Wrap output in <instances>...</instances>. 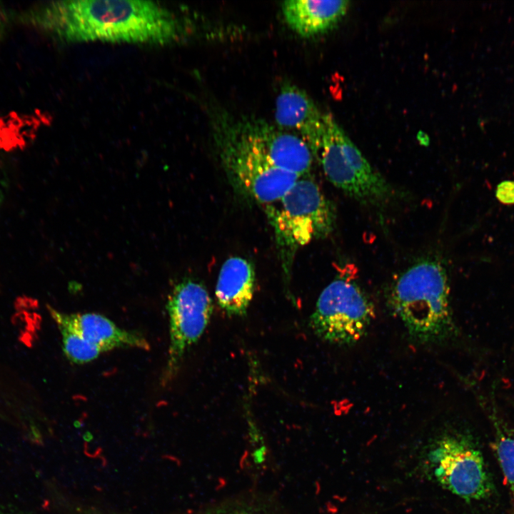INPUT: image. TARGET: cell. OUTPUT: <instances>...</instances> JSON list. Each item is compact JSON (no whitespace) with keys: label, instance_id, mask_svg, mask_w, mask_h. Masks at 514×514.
<instances>
[{"label":"cell","instance_id":"obj_5","mask_svg":"<svg viewBox=\"0 0 514 514\" xmlns=\"http://www.w3.org/2000/svg\"><path fill=\"white\" fill-rule=\"evenodd\" d=\"M266 211L278 244L288 255L329 235L336 223L333 206L308 176L301 177L278 201L266 205Z\"/></svg>","mask_w":514,"mask_h":514},{"label":"cell","instance_id":"obj_19","mask_svg":"<svg viewBox=\"0 0 514 514\" xmlns=\"http://www.w3.org/2000/svg\"><path fill=\"white\" fill-rule=\"evenodd\" d=\"M0 514H19V513H0Z\"/></svg>","mask_w":514,"mask_h":514},{"label":"cell","instance_id":"obj_18","mask_svg":"<svg viewBox=\"0 0 514 514\" xmlns=\"http://www.w3.org/2000/svg\"><path fill=\"white\" fill-rule=\"evenodd\" d=\"M2 199H3V190H2L1 183L0 181V206H1V203L2 201Z\"/></svg>","mask_w":514,"mask_h":514},{"label":"cell","instance_id":"obj_11","mask_svg":"<svg viewBox=\"0 0 514 514\" xmlns=\"http://www.w3.org/2000/svg\"><path fill=\"white\" fill-rule=\"evenodd\" d=\"M347 0H288L281 9L288 25L303 37H312L333 29L347 12Z\"/></svg>","mask_w":514,"mask_h":514},{"label":"cell","instance_id":"obj_6","mask_svg":"<svg viewBox=\"0 0 514 514\" xmlns=\"http://www.w3.org/2000/svg\"><path fill=\"white\" fill-rule=\"evenodd\" d=\"M427 463L440 485L467 502L487 499L494 492L483 454L468 433L453 431L440 436Z\"/></svg>","mask_w":514,"mask_h":514},{"label":"cell","instance_id":"obj_3","mask_svg":"<svg viewBox=\"0 0 514 514\" xmlns=\"http://www.w3.org/2000/svg\"><path fill=\"white\" fill-rule=\"evenodd\" d=\"M313 158L335 187L358 202L381 206L396 197L386 179L375 170L330 114L306 141Z\"/></svg>","mask_w":514,"mask_h":514},{"label":"cell","instance_id":"obj_9","mask_svg":"<svg viewBox=\"0 0 514 514\" xmlns=\"http://www.w3.org/2000/svg\"><path fill=\"white\" fill-rule=\"evenodd\" d=\"M234 121L241 133L273 165L301 177L308 176L314 158L301 136L263 119Z\"/></svg>","mask_w":514,"mask_h":514},{"label":"cell","instance_id":"obj_14","mask_svg":"<svg viewBox=\"0 0 514 514\" xmlns=\"http://www.w3.org/2000/svg\"><path fill=\"white\" fill-rule=\"evenodd\" d=\"M483 405L493 428L492 447L514 503V430L499 411L490 393Z\"/></svg>","mask_w":514,"mask_h":514},{"label":"cell","instance_id":"obj_1","mask_svg":"<svg viewBox=\"0 0 514 514\" xmlns=\"http://www.w3.org/2000/svg\"><path fill=\"white\" fill-rule=\"evenodd\" d=\"M36 27L66 42L106 41L167 44L182 39L185 28L165 6L148 1H59L33 10Z\"/></svg>","mask_w":514,"mask_h":514},{"label":"cell","instance_id":"obj_8","mask_svg":"<svg viewBox=\"0 0 514 514\" xmlns=\"http://www.w3.org/2000/svg\"><path fill=\"white\" fill-rule=\"evenodd\" d=\"M169 346L161 383L176 376L189 348L203 335L212 314L213 303L206 288L191 278L174 285L167 300Z\"/></svg>","mask_w":514,"mask_h":514},{"label":"cell","instance_id":"obj_12","mask_svg":"<svg viewBox=\"0 0 514 514\" xmlns=\"http://www.w3.org/2000/svg\"><path fill=\"white\" fill-rule=\"evenodd\" d=\"M256 286L254 268L239 256L223 263L216 286L215 295L220 308L229 316H244L252 301Z\"/></svg>","mask_w":514,"mask_h":514},{"label":"cell","instance_id":"obj_17","mask_svg":"<svg viewBox=\"0 0 514 514\" xmlns=\"http://www.w3.org/2000/svg\"><path fill=\"white\" fill-rule=\"evenodd\" d=\"M495 196L504 205H514V181L506 180L500 182L497 186Z\"/></svg>","mask_w":514,"mask_h":514},{"label":"cell","instance_id":"obj_4","mask_svg":"<svg viewBox=\"0 0 514 514\" xmlns=\"http://www.w3.org/2000/svg\"><path fill=\"white\" fill-rule=\"evenodd\" d=\"M213 131L229 177L239 190L253 200L266 206L273 203L301 178L273 165L228 115L216 116Z\"/></svg>","mask_w":514,"mask_h":514},{"label":"cell","instance_id":"obj_16","mask_svg":"<svg viewBox=\"0 0 514 514\" xmlns=\"http://www.w3.org/2000/svg\"><path fill=\"white\" fill-rule=\"evenodd\" d=\"M201 514H276V513L261 503L236 500L213 506Z\"/></svg>","mask_w":514,"mask_h":514},{"label":"cell","instance_id":"obj_10","mask_svg":"<svg viewBox=\"0 0 514 514\" xmlns=\"http://www.w3.org/2000/svg\"><path fill=\"white\" fill-rule=\"evenodd\" d=\"M55 322H61L104 352L120 348L148 350V341L139 333L120 328L106 316L96 313H66L48 307Z\"/></svg>","mask_w":514,"mask_h":514},{"label":"cell","instance_id":"obj_15","mask_svg":"<svg viewBox=\"0 0 514 514\" xmlns=\"http://www.w3.org/2000/svg\"><path fill=\"white\" fill-rule=\"evenodd\" d=\"M62 337L63 351L75 364H84L96 359L104 351L79 333L61 322H56Z\"/></svg>","mask_w":514,"mask_h":514},{"label":"cell","instance_id":"obj_2","mask_svg":"<svg viewBox=\"0 0 514 514\" xmlns=\"http://www.w3.org/2000/svg\"><path fill=\"white\" fill-rule=\"evenodd\" d=\"M389 303L417 343H443L457 335L448 275L438 260L422 259L403 271L390 289Z\"/></svg>","mask_w":514,"mask_h":514},{"label":"cell","instance_id":"obj_7","mask_svg":"<svg viewBox=\"0 0 514 514\" xmlns=\"http://www.w3.org/2000/svg\"><path fill=\"white\" fill-rule=\"evenodd\" d=\"M374 316L373 306L361 288L339 276L322 291L309 324L321 340L349 346L365 336Z\"/></svg>","mask_w":514,"mask_h":514},{"label":"cell","instance_id":"obj_13","mask_svg":"<svg viewBox=\"0 0 514 514\" xmlns=\"http://www.w3.org/2000/svg\"><path fill=\"white\" fill-rule=\"evenodd\" d=\"M323 113L301 88L286 84L276 99L275 119L278 127L296 131L305 141L319 128Z\"/></svg>","mask_w":514,"mask_h":514}]
</instances>
